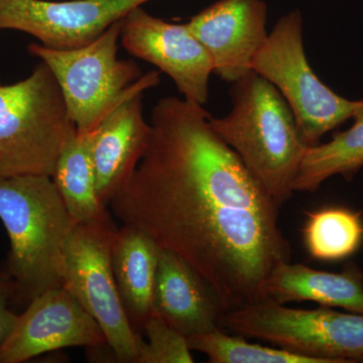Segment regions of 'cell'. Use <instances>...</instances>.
Returning <instances> with one entry per match:
<instances>
[{"label":"cell","instance_id":"cell-1","mask_svg":"<svg viewBox=\"0 0 363 363\" xmlns=\"http://www.w3.org/2000/svg\"><path fill=\"white\" fill-rule=\"evenodd\" d=\"M210 118L185 98L160 99L149 147L109 207L187 262L227 312L267 298V279L290 262L291 245L278 205Z\"/></svg>","mask_w":363,"mask_h":363},{"label":"cell","instance_id":"cell-2","mask_svg":"<svg viewBox=\"0 0 363 363\" xmlns=\"http://www.w3.org/2000/svg\"><path fill=\"white\" fill-rule=\"evenodd\" d=\"M233 108L210 123L278 207L292 197L308 145L290 106L266 78L250 72L230 88Z\"/></svg>","mask_w":363,"mask_h":363},{"label":"cell","instance_id":"cell-3","mask_svg":"<svg viewBox=\"0 0 363 363\" xmlns=\"http://www.w3.org/2000/svg\"><path fill=\"white\" fill-rule=\"evenodd\" d=\"M0 220L11 250L4 269L16 284L14 302L28 306L62 286V255L74 222L52 177L0 176Z\"/></svg>","mask_w":363,"mask_h":363},{"label":"cell","instance_id":"cell-4","mask_svg":"<svg viewBox=\"0 0 363 363\" xmlns=\"http://www.w3.org/2000/svg\"><path fill=\"white\" fill-rule=\"evenodd\" d=\"M75 130L58 82L44 62L23 80L0 85V176L52 177Z\"/></svg>","mask_w":363,"mask_h":363},{"label":"cell","instance_id":"cell-5","mask_svg":"<svg viewBox=\"0 0 363 363\" xmlns=\"http://www.w3.org/2000/svg\"><path fill=\"white\" fill-rule=\"evenodd\" d=\"M121 21L84 47L56 50L40 44L28 51L44 62L62 91L79 135H88L123 99L160 84L157 71L142 75L138 64L117 58Z\"/></svg>","mask_w":363,"mask_h":363},{"label":"cell","instance_id":"cell-6","mask_svg":"<svg viewBox=\"0 0 363 363\" xmlns=\"http://www.w3.org/2000/svg\"><path fill=\"white\" fill-rule=\"evenodd\" d=\"M252 71L272 83L290 106L308 147L319 145L329 131L353 119L363 104L339 96L312 70L303 45L300 11L281 18L267 35Z\"/></svg>","mask_w":363,"mask_h":363},{"label":"cell","instance_id":"cell-7","mask_svg":"<svg viewBox=\"0 0 363 363\" xmlns=\"http://www.w3.org/2000/svg\"><path fill=\"white\" fill-rule=\"evenodd\" d=\"M117 227L111 215L74 223L62 255V286L94 318L117 362L138 363L143 340L130 326L114 279L111 247Z\"/></svg>","mask_w":363,"mask_h":363},{"label":"cell","instance_id":"cell-8","mask_svg":"<svg viewBox=\"0 0 363 363\" xmlns=\"http://www.w3.org/2000/svg\"><path fill=\"white\" fill-rule=\"evenodd\" d=\"M222 326L326 363L363 362V315L357 313L293 309L267 298L227 311Z\"/></svg>","mask_w":363,"mask_h":363},{"label":"cell","instance_id":"cell-9","mask_svg":"<svg viewBox=\"0 0 363 363\" xmlns=\"http://www.w3.org/2000/svg\"><path fill=\"white\" fill-rule=\"evenodd\" d=\"M150 0H0V30L28 33L45 47L71 50L94 42Z\"/></svg>","mask_w":363,"mask_h":363},{"label":"cell","instance_id":"cell-10","mask_svg":"<svg viewBox=\"0 0 363 363\" xmlns=\"http://www.w3.org/2000/svg\"><path fill=\"white\" fill-rule=\"evenodd\" d=\"M121 40L131 56L166 73L185 99L204 105L213 63L187 25H175L135 7L121 21Z\"/></svg>","mask_w":363,"mask_h":363},{"label":"cell","instance_id":"cell-11","mask_svg":"<svg viewBox=\"0 0 363 363\" xmlns=\"http://www.w3.org/2000/svg\"><path fill=\"white\" fill-rule=\"evenodd\" d=\"M107 345L94 318L64 286L40 294L18 315L13 331L0 345V363H23L67 347Z\"/></svg>","mask_w":363,"mask_h":363},{"label":"cell","instance_id":"cell-12","mask_svg":"<svg viewBox=\"0 0 363 363\" xmlns=\"http://www.w3.org/2000/svg\"><path fill=\"white\" fill-rule=\"evenodd\" d=\"M267 21V6L262 0H219L186 25L206 49L213 73L233 84L252 71L269 35Z\"/></svg>","mask_w":363,"mask_h":363},{"label":"cell","instance_id":"cell-13","mask_svg":"<svg viewBox=\"0 0 363 363\" xmlns=\"http://www.w3.org/2000/svg\"><path fill=\"white\" fill-rule=\"evenodd\" d=\"M143 93L126 97L88 133L98 199L106 207L149 147L152 128L143 118Z\"/></svg>","mask_w":363,"mask_h":363},{"label":"cell","instance_id":"cell-14","mask_svg":"<svg viewBox=\"0 0 363 363\" xmlns=\"http://www.w3.org/2000/svg\"><path fill=\"white\" fill-rule=\"evenodd\" d=\"M226 309L202 277L171 250L160 248L154 314L185 337L220 328Z\"/></svg>","mask_w":363,"mask_h":363},{"label":"cell","instance_id":"cell-15","mask_svg":"<svg viewBox=\"0 0 363 363\" xmlns=\"http://www.w3.org/2000/svg\"><path fill=\"white\" fill-rule=\"evenodd\" d=\"M160 247L138 227L117 229L111 247V264L121 304L130 326L142 334L154 314V289Z\"/></svg>","mask_w":363,"mask_h":363},{"label":"cell","instance_id":"cell-16","mask_svg":"<svg viewBox=\"0 0 363 363\" xmlns=\"http://www.w3.org/2000/svg\"><path fill=\"white\" fill-rule=\"evenodd\" d=\"M266 294L281 305L310 301L363 315V272L357 266L329 272L284 262L269 274Z\"/></svg>","mask_w":363,"mask_h":363},{"label":"cell","instance_id":"cell-17","mask_svg":"<svg viewBox=\"0 0 363 363\" xmlns=\"http://www.w3.org/2000/svg\"><path fill=\"white\" fill-rule=\"evenodd\" d=\"M74 223L99 220L109 213L98 199L89 136L73 131L52 177Z\"/></svg>","mask_w":363,"mask_h":363},{"label":"cell","instance_id":"cell-18","mask_svg":"<svg viewBox=\"0 0 363 363\" xmlns=\"http://www.w3.org/2000/svg\"><path fill=\"white\" fill-rule=\"evenodd\" d=\"M353 119L352 126L334 135L330 142L307 147L293 182L294 192H315L334 176L350 181L363 168V104Z\"/></svg>","mask_w":363,"mask_h":363},{"label":"cell","instance_id":"cell-19","mask_svg":"<svg viewBox=\"0 0 363 363\" xmlns=\"http://www.w3.org/2000/svg\"><path fill=\"white\" fill-rule=\"evenodd\" d=\"M306 247L314 259L337 262L347 259L363 242L362 212L345 207H326L308 215Z\"/></svg>","mask_w":363,"mask_h":363},{"label":"cell","instance_id":"cell-20","mask_svg":"<svg viewBox=\"0 0 363 363\" xmlns=\"http://www.w3.org/2000/svg\"><path fill=\"white\" fill-rule=\"evenodd\" d=\"M191 350L204 353L212 363H326L284 348L247 342L242 336H230L221 328L187 338Z\"/></svg>","mask_w":363,"mask_h":363},{"label":"cell","instance_id":"cell-21","mask_svg":"<svg viewBox=\"0 0 363 363\" xmlns=\"http://www.w3.org/2000/svg\"><path fill=\"white\" fill-rule=\"evenodd\" d=\"M147 340L138 350V363H192L187 337L157 315L147 320L143 329Z\"/></svg>","mask_w":363,"mask_h":363},{"label":"cell","instance_id":"cell-22","mask_svg":"<svg viewBox=\"0 0 363 363\" xmlns=\"http://www.w3.org/2000/svg\"><path fill=\"white\" fill-rule=\"evenodd\" d=\"M16 284L11 274L0 271V345L6 341L13 331L18 315L9 309V305L16 300Z\"/></svg>","mask_w":363,"mask_h":363}]
</instances>
